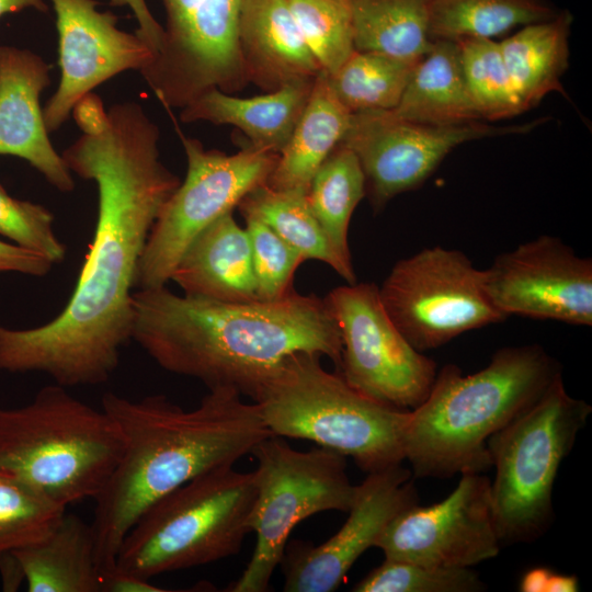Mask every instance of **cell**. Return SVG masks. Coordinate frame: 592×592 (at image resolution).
I'll return each mask as SVG.
<instances>
[{
  "label": "cell",
  "mask_w": 592,
  "mask_h": 592,
  "mask_svg": "<svg viewBox=\"0 0 592 592\" xmlns=\"http://www.w3.org/2000/svg\"><path fill=\"white\" fill-rule=\"evenodd\" d=\"M592 407L566 390L562 376L532 406L493 433L487 449L493 523L502 545L532 543L554 521L553 489Z\"/></svg>",
  "instance_id": "cell-8"
},
{
  "label": "cell",
  "mask_w": 592,
  "mask_h": 592,
  "mask_svg": "<svg viewBox=\"0 0 592 592\" xmlns=\"http://www.w3.org/2000/svg\"><path fill=\"white\" fill-rule=\"evenodd\" d=\"M168 589L151 584L149 580L121 571L115 566L101 573V592H164Z\"/></svg>",
  "instance_id": "cell-41"
},
{
  "label": "cell",
  "mask_w": 592,
  "mask_h": 592,
  "mask_svg": "<svg viewBox=\"0 0 592 592\" xmlns=\"http://www.w3.org/2000/svg\"><path fill=\"white\" fill-rule=\"evenodd\" d=\"M365 195V175L357 157L338 145L315 173L307 200L331 246L348 263H352L348 240L350 220Z\"/></svg>",
  "instance_id": "cell-30"
},
{
  "label": "cell",
  "mask_w": 592,
  "mask_h": 592,
  "mask_svg": "<svg viewBox=\"0 0 592 592\" xmlns=\"http://www.w3.org/2000/svg\"><path fill=\"white\" fill-rule=\"evenodd\" d=\"M244 0H162L161 46L139 73L167 109H183L210 89L249 83L238 45Z\"/></svg>",
  "instance_id": "cell-12"
},
{
  "label": "cell",
  "mask_w": 592,
  "mask_h": 592,
  "mask_svg": "<svg viewBox=\"0 0 592 592\" xmlns=\"http://www.w3.org/2000/svg\"><path fill=\"white\" fill-rule=\"evenodd\" d=\"M559 11L549 0H431L429 31L433 41L492 38Z\"/></svg>",
  "instance_id": "cell-29"
},
{
  "label": "cell",
  "mask_w": 592,
  "mask_h": 592,
  "mask_svg": "<svg viewBox=\"0 0 592 592\" xmlns=\"http://www.w3.org/2000/svg\"><path fill=\"white\" fill-rule=\"evenodd\" d=\"M26 9H34L38 12L47 13L49 7L46 0H0V18Z\"/></svg>",
  "instance_id": "cell-44"
},
{
  "label": "cell",
  "mask_w": 592,
  "mask_h": 592,
  "mask_svg": "<svg viewBox=\"0 0 592 592\" xmlns=\"http://www.w3.org/2000/svg\"><path fill=\"white\" fill-rule=\"evenodd\" d=\"M560 376V364L535 343L499 349L474 374L463 375L454 364L443 366L428 397L410 410L405 459L413 477L487 471L488 439Z\"/></svg>",
  "instance_id": "cell-4"
},
{
  "label": "cell",
  "mask_w": 592,
  "mask_h": 592,
  "mask_svg": "<svg viewBox=\"0 0 592 592\" xmlns=\"http://www.w3.org/2000/svg\"><path fill=\"white\" fill-rule=\"evenodd\" d=\"M102 409L119 425L125 447L95 500L91 525L101 572L115 566L122 542L159 499L193 478L234 465L273 436L257 402L231 387L209 389L195 409L164 395L130 400L107 391Z\"/></svg>",
  "instance_id": "cell-3"
},
{
  "label": "cell",
  "mask_w": 592,
  "mask_h": 592,
  "mask_svg": "<svg viewBox=\"0 0 592 592\" xmlns=\"http://www.w3.org/2000/svg\"><path fill=\"white\" fill-rule=\"evenodd\" d=\"M249 236L258 298L274 301L286 297L294 274L304 258L273 229L253 216H244Z\"/></svg>",
  "instance_id": "cell-36"
},
{
  "label": "cell",
  "mask_w": 592,
  "mask_h": 592,
  "mask_svg": "<svg viewBox=\"0 0 592 592\" xmlns=\"http://www.w3.org/2000/svg\"><path fill=\"white\" fill-rule=\"evenodd\" d=\"M0 573L5 591L18 590L24 576L21 566L11 551L0 554Z\"/></svg>",
  "instance_id": "cell-42"
},
{
  "label": "cell",
  "mask_w": 592,
  "mask_h": 592,
  "mask_svg": "<svg viewBox=\"0 0 592 592\" xmlns=\"http://www.w3.org/2000/svg\"><path fill=\"white\" fill-rule=\"evenodd\" d=\"M170 280L192 297L231 303L259 300L249 236L232 212L191 242Z\"/></svg>",
  "instance_id": "cell-21"
},
{
  "label": "cell",
  "mask_w": 592,
  "mask_h": 592,
  "mask_svg": "<svg viewBox=\"0 0 592 592\" xmlns=\"http://www.w3.org/2000/svg\"><path fill=\"white\" fill-rule=\"evenodd\" d=\"M486 589V583L471 568L432 567L385 558L352 591L481 592Z\"/></svg>",
  "instance_id": "cell-35"
},
{
  "label": "cell",
  "mask_w": 592,
  "mask_h": 592,
  "mask_svg": "<svg viewBox=\"0 0 592 592\" xmlns=\"http://www.w3.org/2000/svg\"><path fill=\"white\" fill-rule=\"evenodd\" d=\"M413 475L401 464L367 474L356 486L354 502L342 527L327 542H292L281 560L284 591L332 592L357 558L400 512L417 504Z\"/></svg>",
  "instance_id": "cell-18"
},
{
  "label": "cell",
  "mask_w": 592,
  "mask_h": 592,
  "mask_svg": "<svg viewBox=\"0 0 592 592\" xmlns=\"http://www.w3.org/2000/svg\"><path fill=\"white\" fill-rule=\"evenodd\" d=\"M572 14L560 10L549 20L524 25L499 42L502 57L525 111L548 93L565 94L561 77L569 67Z\"/></svg>",
  "instance_id": "cell-26"
},
{
  "label": "cell",
  "mask_w": 592,
  "mask_h": 592,
  "mask_svg": "<svg viewBox=\"0 0 592 592\" xmlns=\"http://www.w3.org/2000/svg\"><path fill=\"white\" fill-rule=\"evenodd\" d=\"M315 80L289 83L252 98L214 88L181 109L180 119L232 125L248 137L249 145L278 155L308 102Z\"/></svg>",
  "instance_id": "cell-22"
},
{
  "label": "cell",
  "mask_w": 592,
  "mask_h": 592,
  "mask_svg": "<svg viewBox=\"0 0 592 592\" xmlns=\"http://www.w3.org/2000/svg\"><path fill=\"white\" fill-rule=\"evenodd\" d=\"M50 2L56 15L61 76L43 109L49 133L61 127L82 96L124 71H140L155 56L136 32L117 27L113 13L98 10L96 0Z\"/></svg>",
  "instance_id": "cell-17"
},
{
  "label": "cell",
  "mask_w": 592,
  "mask_h": 592,
  "mask_svg": "<svg viewBox=\"0 0 592 592\" xmlns=\"http://www.w3.org/2000/svg\"><path fill=\"white\" fill-rule=\"evenodd\" d=\"M111 4L127 5L132 10L138 23L136 33L151 47L156 55L162 43L163 26L155 19L146 0H111Z\"/></svg>",
  "instance_id": "cell-40"
},
{
  "label": "cell",
  "mask_w": 592,
  "mask_h": 592,
  "mask_svg": "<svg viewBox=\"0 0 592 592\" xmlns=\"http://www.w3.org/2000/svg\"><path fill=\"white\" fill-rule=\"evenodd\" d=\"M251 454L258 462L257 493L248 525L257 544L246 570L228 587L231 592L267 591L293 528L319 512H349L356 494L346 475L345 456L334 451L300 452L273 435Z\"/></svg>",
  "instance_id": "cell-9"
},
{
  "label": "cell",
  "mask_w": 592,
  "mask_h": 592,
  "mask_svg": "<svg viewBox=\"0 0 592 592\" xmlns=\"http://www.w3.org/2000/svg\"><path fill=\"white\" fill-rule=\"evenodd\" d=\"M54 215L41 204L12 197L0 183V235L37 253L53 264L61 262L66 248L53 229Z\"/></svg>",
  "instance_id": "cell-37"
},
{
  "label": "cell",
  "mask_w": 592,
  "mask_h": 592,
  "mask_svg": "<svg viewBox=\"0 0 592 592\" xmlns=\"http://www.w3.org/2000/svg\"><path fill=\"white\" fill-rule=\"evenodd\" d=\"M351 116L330 88L328 73L322 70L265 184L275 190L307 193L317 170L341 143Z\"/></svg>",
  "instance_id": "cell-23"
},
{
  "label": "cell",
  "mask_w": 592,
  "mask_h": 592,
  "mask_svg": "<svg viewBox=\"0 0 592 592\" xmlns=\"http://www.w3.org/2000/svg\"><path fill=\"white\" fill-rule=\"evenodd\" d=\"M255 493L254 471L232 465L193 478L144 512L124 537L115 568L150 580L238 554L251 532Z\"/></svg>",
  "instance_id": "cell-7"
},
{
  "label": "cell",
  "mask_w": 592,
  "mask_h": 592,
  "mask_svg": "<svg viewBox=\"0 0 592 592\" xmlns=\"http://www.w3.org/2000/svg\"><path fill=\"white\" fill-rule=\"evenodd\" d=\"M376 547L387 559L432 567L471 568L501 549L491 510L490 479L462 474L448 497L430 506L413 504L383 531Z\"/></svg>",
  "instance_id": "cell-16"
},
{
  "label": "cell",
  "mask_w": 592,
  "mask_h": 592,
  "mask_svg": "<svg viewBox=\"0 0 592 592\" xmlns=\"http://www.w3.org/2000/svg\"><path fill=\"white\" fill-rule=\"evenodd\" d=\"M160 132L135 101L113 104L101 133L61 153L98 187V218L75 291L53 320L30 329L0 325V369L41 372L64 387L109 380L132 340L133 288L151 228L179 178L160 160Z\"/></svg>",
  "instance_id": "cell-1"
},
{
  "label": "cell",
  "mask_w": 592,
  "mask_h": 592,
  "mask_svg": "<svg viewBox=\"0 0 592 592\" xmlns=\"http://www.w3.org/2000/svg\"><path fill=\"white\" fill-rule=\"evenodd\" d=\"M420 59L355 49L334 73L328 75L329 84L351 113L391 111Z\"/></svg>",
  "instance_id": "cell-31"
},
{
  "label": "cell",
  "mask_w": 592,
  "mask_h": 592,
  "mask_svg": "<svg viewBox=\"0 0 592 592\" xmlns=\"http://www.w3.org/2000/svg\"><path fill=\"white\" fill-rule=\"evenodd\" d=\"M305 43L323 71L334 73L355 50L348 0H288Z\"/></svg>",
  "instance_id": "cell-34"
},
{
  "label": "cell",
  "mask_w": 592,
  "mask_h": 592,
  "mask_svg": "<svg viewBox=\"0 0 592 592\" xmlns=\"http://www.w3.org/2000/svg\"><path fill=\"white\" fill-rule=\"evenodd\" d=\"M238 45L249 82L266 92L314 81L322 71L303 38L288 0H244Z\"/></svg>",
  "instance_id": "cell-20"
},
{
  "label": "cell",
  "mask_w": 592,
  "mask_h": 592,
  "mask_svg": "<svg viewBox=\"0 0 592 592\" xmlns=\"http://www.w3.org/2000/svg\"><path fill=\"white\" fill-rule=\"evenodd\" d=\"M483 288L506 318L592 326V260L560 238L540 235L497 255Z\"/></svg>",
  "instance_id": "cell-15"
},
{
  "label": "cell",
  "mask_w": 592,
  "mask_h": 592,
  "mask_svg": "<svg viewBox=\"0 0 592 592\" xmlns=\"http://www.w3.org/2000/svg\"><path fill=\"white\" fill-rule=\"evenodd\" d=\"M341 337L339 373L356 389L383 403L412 410L428 397L435 362L415 350L386 312L373 283L349 284L325 298Z\"/></svg>",
  "instance_id": "cell-13"
},
{
  "label": "cell",
  "mask_w": 592,
  "mask_h": 592,
  "mask_svg": "<svg viewBox=\"0 0 592 592\" xmlns=\"http://www.w3.org/2000/svg\"><path fill=\"white\" fill-rule=\"evenodd\" d=\"M125 447L117 422L58 384L20 408L0 409V470L66 506L95 499Z\"/></svg>",
  "instance_id": "cell-5"
},
{
  "label": "cell",
  "mask_w": 592,
  "mask_h": 592,
  "mask_svg": "<svg viewBox=\"0 0 592 592\" xmlns=\"http://www.w3.org/2000/svg\"><path fill=\"white\" fill-rule=\"evenodd\" d=\"M187 162L183 182L162 206L149 234L136 277L140 288L166 286L191 242L266 183L278 155L251 145L227 155L207 150L178 130Z\"/></svg>",
  "instance_id": "cell-10"
},
{
  "label": "cell",
  "mask_w": 592,
  "mask_h": 592,
  "mask_svg": "<svg viewBox=\"0 0 592 592\" xmlns=\"http://www.w3.org/2000/svg\"><path fill=\"white\" fill-rule=\"evenodd\" d=\"M321 356L291 355L258 392L253 401L272 434L350 456L366 474L402 464L410 410L357 391L326 371Z\"/></svg>",
  "instance_id": "cell-6"
},
{
  "label": "cell",
  "mask_w": 592,
  "mask_h": 592,
  "mask_svg": "<svg viewBox=\"0 0 592 592\" xmlns=\"http://www.w3.org/2000/svg\"><path fill=\"white\" fill-rule=\"evenodd\" d=\"M50 83V66L36 53L0 46V155L27 161L60 192L75 189L72 172L54 148L41 95Z\"/></svg>",
  "instance_id": "cell-19"
},
{
  "label": "cell",
  "mask_w": 592,
  "mask_h": 592,
  "mask_svg": "<svg viewBox=\"0 0 592 592\" xmlns=\"http://www.w3.org/2000/svg\"><path fill=\"white\" fill-rule=\"evenodd\" d=\"M391 112L402 119L435 126L481 119L468 90L457 42L433 41Z\"/></svg>",
  "instance_id": "cell-24"
},
{
  "label": "cell",
  "mask_w": 592,
  "mask_h": 592,
  "mask_svg": "<svg viewBox=\"0 0 592 592\" xmlns=\"http://www.w3.org/2000/svg\"><path fill=\"white\" fill-rule=\"evenodd\" d=\"M545 119L511 126L473 122L435 126L410 122L391 111L352 113L341 143L357 157L366 193L375 210L395 196L419 187L460 144L509 134H525Z\"/></svg>",
  "instance_id": "cell-14"
},
{
  "label": "cell",
  "mask_w": 592,
  "mask_h": 592,
  "mask_svg": "<svg viewBox=\"0 0 592 592\" xmlns=\"http://www.w3.org/2000/svg\"><path fill=\"white\" fill-rule=\"evenodd\" d=\"M30 592H101L91 525L65 513L43 540L11 550Z\"/></svg>",
  "instance_id": "cell-25"
},
{
  "label": "cell",
  "mask_w": 592,
  "mask_h": 592,
  "mask_svg": "<svg viewBox=\"0 0 592 592\" xmlns=\"http://www.w3.org/2000/svg\"><path fill=\"white\" fill-rule=\"evenodd\" d=\"M378 292L391 321L422 353L508 319L483 288V270L463 251L442 246L397 261Z\"/></svg>",
  "instance_id": "cell-11"
},
{
  "label": "cell",
  "mask_w": 592,
  "mask_h": 592,
  "mask_svg": "<svg viewBox=\"0 0 592 592\" xmlns=\"http://www.w3.org/2000/svg\"><path fill=\"white\" fill-rule=\"evenodd\" d=\"M354 48L420 59L432 47L431 0H348Z\"/></svg>",
  "instance_id": "cell-27"
},
{
  "label": "cell",
  "mask_w": 592,
  "mask_h": 592,
  "mask_svg": "<svg viewBox=\"0 0 592 592\" xmlns=\"http://www.w3.org/2000/svg\"><path fill=\"white\" fill-rule=\"evenodd\" d=\"M238 207L243 217L253 216L266 224L305 261L325 262L349 284L356 283L352 263L345 262L331 246L309 206L307 193L263 184L250 192Z\"/></svg>",
  "instance_id": "cell-28"
},
{
  "label": "cell",
  "mask_w": 592,
  "mask_h": 592,
  "mask_svg": "<svg viewBox=\"0 0 592 592\" xmlns=\"http://www.w3.org/2000/svg\"><path fill=\"white\" fill-rule=\"evenodd\" d=\"M65 513L66 506L0 470V554L43 540Z\"/></svg>",
  "instance_id": "cell-33"
},
{
  "label": "cell",
  "mask_w": 592,
  "mask_h": 592,
  "mask_svg": "<svg viewBox=\"0 0 592 592\" xmlns=\"http://www.w3.org/2000/svg\"><path fill=\"white\" fill-rule=\"evenodd\" d=\"M135 340L162 368L255 399L291 355L341 365L339 328L323 299L293 291L274 300L219 301L166 286L133 293Z\"/></svg>",
  "instance_id": "cell-2"
},
{
  "label": "cell",
  "mask_w": 592,
  "mask_h": 592,
  "mask_svg": "<svg viewBox=\"0 0 592 592\" xmlns=\"http://www.w3.org/2000/svg\"><path fill=\"white\" fill-rule=\"evenodd\" d=\"M551 571L545 567H536L526 571L520 581L519 590L522 592H547Z\"/></svg>",
  "instance_id": "cell-43"
},
{
  "label": "cell",
  "mask_w": 592,
  "mask_h": 592,
  "mask_svg": "<svg viewBox=\"0 0 592 592\" xmlns=\"http://www.w3.org/2000/svg\"><path fill=\"white\" fill-rule=\"evenodd\" d=\"M71 114L86 135L101 133L107 125V110L104 109L102 100L92 92L75 104Z\"/></svg>",
  "instance_id": "cell-39"
},
{
  "label": "cell",
  "mask_w": 592,
  "mask_h": 592,
  "mask_svg": "<svg viewBox=\"0 0 592 592\" xmlns=\"http://www.w3.org/2000/svg\"><path fill=\"white\" fill-rule=\"evenodd\" d=\"M53 263L46 258L0 240V273L15 272L31 276H44L52 270Z\"/></svg>",
  "instance_id": "cell-38"
},
{
  "label": "cell",
  "mask_w": 592,
  "mask_h": 592,
  "mask_svg": "<svg viewBox=\"0 0 592 592\" xmlns=\"http://www.w3.org/2000/svg\"><path fill=\"white\" fill-rule=\"evenodd\" d=\"M469 93L481 119L498 121L525 112L492 38L457 41Z\"/></svg>",
  "instance_id": "cell-32"
},
{
  "label": "cell",
  "mask_w": 592,
  "mask_h": 592,
  "mask_svg": "<svg viewBox=\"0 0 592 592\" xmlns=\"http://www.w3.org/2000/svg\"><path fill=\"white\" fill-rule=\"evenodd\" d=\"M579 590V579L576 576L551 571L547 592H577Z\"/></svg>",
  "instance_id": "cell-45"
}]
</instances>
